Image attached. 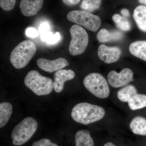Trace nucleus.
Returning a JSON list of instances; mask_svg holds the SVG:
<instances>
[{
    "label": "nucleus",
    "mask_w": 146,
    "mask_h": 146,
    "mask_svg": "<svg viewBox=\"0 0 146 146\" xmlns=\"http://www.w3.org/2000/svg\"><path fill=\"white\" fill-rule=\"evenodd\" d=\"M105 113V110L101 106L83 102L73 107L71 117L76 122L87 125L101 120Z\"/></svg>",
    "instance_id": "1"
},
{
    "label": "nucleus",
    "mask_w": 146,
    "mask_h": 146,
    "mask_svg": "<svg viewBox=\"0 0 146 146\" xmlns=\"http://www.w3.org/2000/svg\"><path fill=\"white\" fill-rule=\"evenodd\" d=\"M36 51V46L32 41L28 39L24 40L11 52V63L16 69H23L28 65Z\"/></svg>",
    "instance_id": "2"
},
{
    "label": "nucleus",
    "mask_w": 146,
    "mask_h": 146,
    "mask_svg": "<svg viewBox=\"0 0 146 146\" xmlns=\"http://www.w3.org/2000/svg\"><path fill=\"white\" fill-rule=\"evenodd\" d=\"M24 83L27 88L38 96L48 95L53 89L52 80L42 76L36 70L29 72L24 79Z\"/></svg>",
    "instance_id": "3"
},
{
    "label": "nucleus",
    "mask_w": 146,
    "mask_h": 146,
    "mask_svg": "<svg viewBox=\"0 0 146 146\" xmlns=\"http://www.w3.org/2000/svg\"><path fill=\"white\" fill-rule=\"evenodd\" d=\"M37 122L31 117L24 119L13 129L11 138L14 145L21 146L31 138L37 129Z\"/></svg>",
    "instance_id": "4"
},
{
    "label": "nucleus",
    "mask_w": 146,
    "mask_h": 146,
    "mask_svg": "<svg viewBox=\"0 0 146 146\" xmlns=\"http://www.w3.org/2000/svg\"><path fill=\"white\" fill-rule=\"evenodd\" d=\"M84 86L94 96L101 99L109 96L110 90L107 80L101 74L92 73L84 78Z\"/></svg>",
    "instance_id": "5"
},
{
    "label": "nucleus",
    "mask_w": 146,
    "mask_h": 146,
    "mask_svg": "<svg viewBox=\"0 0 146 146\" xmlns=\"http://www.w3.org/2000/svg\"><path fill=\"white\" fill-rule=\"evenodd\" d=\"M68 21L93 32L97 31L101 25L99 16L83 10H73L67 14Z\"/></svg>",
    "instance_id": "6"
},
{
    "label": "nucleus",
    "mask_w": 146,
    "mask_h": 146,
    "mask_svg": "<svg viewBox=\"0 0 146 146\" xmlns=\"http://www.w3.org/2000/svg\"><path fill=\"white\" fill-rule=\"evenodd\" d=\"M70 32L72 39L69 45V52L74 56L82 54L89 44L88 33L83 27L78 25L71 27Z\"/></svg>",
    "instance_id": "7"
},
{
    "label": "nucleus",
    "mask_w": 146,
    "mask_h": 146,
    "mask_svg": "<svg viewBox=\"0 0 146 146\" xmlns=\"http://www.w3.org/2000/svg\"><path fill=\"white\" fill-rule=\"evenodd\" d=\"M133 73L129 68L123 69L119 73L112 71L108 75V83L113 88H120L126 85L133 80Z\"/></svg>",
    "instance_id": "8"
},
{
    "label": "nucleus",
    "mask_w": 146,
    "mask_h": 146,
    "mask_svg": "<svg viewBox=\"0 0 146 146\" xmlns=\"http://www.w3.org/2000/svg\"><path fill=\"white\" fill-rule=\"evenodd\" d=\"M121 53V49L117 47H108L102 44L99 46L98 49V56L100 59L107 64L117 62Z\"/></svg>",
    "instance_id": "9"
},
{
    "label": "nucleus",
    "mask_w": 146,
    "mask_h": 146,
    "mask_svg": "<svg viewBox=\"0 0 146 146\" xmlns=\"http://www.w3.org/2000/svg\"><path fill=\"white\" fill-rule=\"evenodd\" d=\"M38 67L43 70L48 72H53L65 68L69 65L68 60L63 58H59L54 60H48L39 58L37 60Z\"/></svg>",
    "instance_id": "10"
},
{
    "label": "nucleus",
    "mask_w": 146,
    "mask_h": 146,
    "mask_svg": "<svg viewBox=\"0 0 146 146\" xmlns=\"http://www.w3.org/2000/svg\"><path fill=\"white\" fill-rule=\"evenodd\" d=\"M44 0H22L20 4L21 13L27 17L36 15L41 10Z\"/></svg>",
    "instance_id": "11"
},
{
    "label": "nucleus",
    "mask_w": 146,
    "mask_h": 146,
    "mask_svg": "<svg viewBox=\"0 0 146 146\" xmlns=\"http://www.w3.org/2000/svg\"><path fill=\"white\" fill-rule=\"evenodd\" d=\"M74 72L71 70H60L55 73L53 88L56 93H60L64 88L65 82L71 80L74 78Z\"/></svg>",
    "instance_id": "12"
},
{
    "label": "nucleus",
    "mask_w": 146,
    "mask_h": 146,
    "mask_svg": "<svg viewBox=\"0 0 146 146\" xmlns=\"http://www.w3.org/2000/svg\"><path fill=\"white\" fill-rule=\"evenodd\" d=\"M133 18L138 28L146 32V6L139 5L134 9Z\"/></svg>",
    "instance_id": "13"
},
{
    "label": "nucleus",
    "mask_w": 146,
    "mask_h": 146,
    "mask_svg": "<svg viewBox=\"0 0 146 146\" xmlns=\"http://www.w3.org/2000/svg\"><path fill=\"white\" fill-rule=\"evenodd\" d=\"M123 35L121 33L118 31H109L105 29H102L98 33L97 38L100 42L102 43L118 41L122 38Z\"/></svg>",
    "instance_id": "14"
},
{
    "label": "nucleus",
    "mask_w": 146,
    "mask_h": 146,
    "mask_svg": "<svg viewBox=\"0 0 146 146\" xmlns=\"http://www.w3.org/2000/svg\"><path fill=\"white\" fill-rule=\"evenodd\" d=\"M129 127L134 134L146 136V118L141 116L135 117L131 121Z\"/></svg>",
    "instance_id": "15"
},
{
    "label": "nucleus",
    "mask_w": 146,
    "mask_h": 146,
    "mask_svg": "<svg viewBox=\"0 0 146 146\" xmlns=\"http://www.w3.org/2000/svg\"><path fill=\"white\" fill-rule=\"evenodd\" d=\"M131 54L146 61V41H138L131 43L129 47Z\"/></svg>",
    "instance_id": "16"
},
{
    "label": "nucleus",
    "mask_w": 146,
    "mask_h": 146,
    "mask_svg": "<svg viewBox=\"0 0 146 146\" xmlns=\"http://www.w3.org/2000/svg\"><path fill=\"white\" fill-rule=\"evenodd\" d=\"M76 146H94V141L89 131L79 130L76 133Z\"/></svg>",
    "instance_id": "17"
},
{
    "label": "nucleus",
    "mask_w": 146,
    "mask_h": 146,
    "mask_svg": "<svg viewBox=\"0 0 146 146\" xmlns=\"http://www.w3.org/2000/svg\"><path fill=\"white\" fill-rule=\"evenodd\" d=\"M128 106L131 110H136L146 107V95L136 94L128 102Z\"/></svg>",
    "instance_id": "18"
},
{
    "label": "nucleus",
    "mask_w": 146,
    "mask_h": 146,
    "mask_svg": "<svg viewBox=\"0 0 146 146\" xmlns=\"http://www.w3.org/2000/svg\"><path fill=\"white\" fill-rule=\"evenodd\" d=\"M12 113V105L8 102H3L0 104V127L7 123Z\"/></svg>",
    "instance_id": "19"
},
{
    "label": "nucleus",
    "mask_w": 146,
    "mask_h": 146,
    "mask_svg": "<svg viewBox=\"0 0 146 146\" xmlns=\"http://www.w3.org/2000/svg\"><path fill=\"white\" fill-rule=\"evenodd\" d=\"M137 90L135 86L129 85L120 89L117 92V98L121 101L128 102L135 94H137Z\"/></svg>",
    "instance_id": "20"
},
{
    "label": "nucleus",
    "mask_w": 146,
    "mask_h": 146,
    "mask_svg": "<svg viewBox=\"0 0 146 146\" xmlns=\"http://www.w3.org/2000/svg\"><path fill=\"white\" fill-rule=\"evenodd\" d=\"M112 19L116 26L121 30L128 31L131 28L130 22L126 17L119 14H115L112 16Z\"/></svg>",
    "instance_id": "21"
},
{
    "label": "nucleus",
    "mask_w": 146,
    "mask_h": 146,
    "mask_svg": "<svg viewBox=\"0 0 146 146\" xmlns=\"http://www.w3.org/2000/svg\"><path fill=\"white\" fill-rule=\"evenodd\" d=\"M102 0H82L80 7L82 10L91 13L99 9Z\"/></svg>",
    "instance_id": "22"
},
{
    "label": "nucleus",
    "mask_w": 146,
    "mask_h": 146,
    "mask_svg": "<svg viewBox=\"0 0 146 146\" xmlns=\"http://www.w3.org/2000/svg\"><path fill=\"white\" fill-rule=\"evenodd\" d=\"M60 39V34L58 32L53 34L52 33L48 31L42 34L41 35V39L42 41L51 44L57 43Z\"/></svg>",
    "instance_id": "23"
},
{
    "label": "nucleus",
    "mask_w": 146,
    "mask_h": 146,
    "mask_svg": "<svg viewBox=\"0 0 146 146\" xmlns=\"http://www.w3.org/2000/svg\"><path fill=\"white\" fill-rule=\"evenodd\" d=\"M16 0H0V6L3 10L10 11L14 8Z\"/></svg>",
    "instance_id": "24"
},
{
    "label": "nucleus",
    "mask_w": 146,
    "mask_h": 146,
    "mask_svg": "<svg viewBox=\"0 0 146 146\" xmlns=\"http://www.w3.org/2000/svg\"><path fill=\"white\" fill-rule=\"evenodd\" d=\"M31 146H58V145L56 144L52 143L49 139L43 138L39 141L34 142Z\"/></svg>",
    "instance_id": "25"
},
{
    "label": "nucleus",
    "mask_w": 146,
    "mask_h": 146,
    "mask_svg": "<svg viewBox=\"0 0 146 146\" xmlns=\"http://www.w3.org/2000/svg\"><path fill=\"white\" fill-rule=\"evenodd\" d=\"M26 34L27 36L32 38H35L38 36V32L35 29L33 28H29L26 31Z\"/></svg>",
    "instance_id": "26"
},
{
    "label": "nucleus",
    "mask_w": 146,
    "mask_h": 146,
    "mask_svg": "<svg viewBox=\"0 0 146 146\" xmlns=\"http://www.w3.org/2000/svg\"><path fill=\"white\" fill-rule=\"evenodd\" d=\"M49 25L46 23H43L41 24L39 27V31L41 33V34L47 32L49 31Z\"/></svg>",
    "instance_id": "27"
},
{
    "label": "nucleus",
    "mask_w": 146,
    "mask_h": 146,
    "mask_svg": "<svg viewBox=\"0 0 146 146\" xmlns=\"http://www.w3.org/2000/svg\"><path fill=\"white\" fill-rule=\"evenodd\" d=\"M81 0H62L64 4L68 6H73L78 4Z\"/></svg>",
    "instance_id": "28"
},
{
    "label": "nucleus",
    "mask_w": 146,
    "mask_h": 146,
    "mask_svg": "<svg viewBox=\"0 0 146 146\" xmlns=\"http://www.w3.org/2000/svg\"><path fill=\"white\" fill-rule=\"evenodd\" d=\"M121 13L123 16L126 17V18L129 17V16H130L129 11L127 9H122L121 11Z\"/></svg>",
    "instance_id": "29"
},
{
    "label": "nucleus",
    "mask_w": 146,
    "mask_h": 146,
    "mask_svg": "<svg viewBox=\"0 0 146 146\" xmlns=\"http://www.w3.org/2000/svg\"><path fill=\"white\" fill-rule=\"evenodd\" d=\"M104 146H117L115 145L114 144L110 142H108V143H106L104 145Z\"/></svg>",
    "instance_id": "30"
},
{
    "label": "nucleus",
    "mask_w": 146,
    "mask_h": 146,
    "mask_svg": "<svg viewBox=\"0 0 146 146\" xmlns=\"http://www.w3.org/2000/svg\"><path fill=\"white\" fill-rule=\"evenodd\" d=\"M138 1L140 3L146 5V0H138Z\"/></svg>",
    "instance_id": "31"
}]
</instances>
